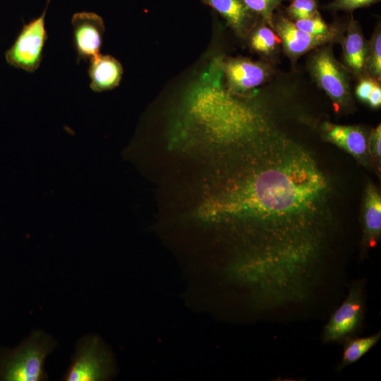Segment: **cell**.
<instances>
[{"label":"cell","instance_id":"1","mask_svg":"<svg viewBox=\"0 0 381 381\" xmlns=\"http://www.w3.org/2000/svg\"><path fill=\"white\" fill-rule=\"evenodd\" d=\"M326 188L323 175L310 158L291 152L271 158L222 208L270 220L292 219L310 213Z\"/></svg>","mask_w":381,"mask_h":381},{"label":"cell","instance_id":"2","mask_svg":"<svg viewBox=\"0 0 381 381\" xmlns=\"http://www.w3.org/2000/svg\"><path fill=\"white\" fill-rule=\"evenodd\" d=\"M56 346L50 335L36 330L15 348L0 347V381L47 380L44 361Z\"/></svg>","mask_w":381,"mask_h":381},{"label":"cell","instance_id":"3","mask_svg":"<svg viewBox=\"0 0 381 381\" xmlns=\"http://www.w3.org/2000/svg\"><path fill=\"white\" fill-rule=\"evenodd\" d=\"M50 1H47L40 16L23 25L13 44L6 52L5 59L10 66L28 73L39 68L48 39L45 16Z\"/></svg>","mask_w":381,"mask_h":381},{"label":"cell","instance_id":"4","mask_svg":"<svg viewBox=\"0 0 381 381\" xmlns=\"http://www.w3.org/2000/svg\"><path fill=\"white\" fill-rule=\"evenodd\" d=\"M111 355L101 339L93 335L86 336L78 342L64 380L96 381L107 379L112 373Z\"/></svg>","mask_w":381,"mask_h":381},{"label":"cell","instance_id":"5","mask_svg":"<svg viewBox=\"0 0 381 381\" xmlns=\"http://www.w3.org/2000/svg\"><path fill=\"white\" fill-rule=\"evenodd\" d=\"M71 23L77 63L99 54L105 30L102 18L94 12H77L72 16Z\"/></svg>","mask_w":381,"mask_h":381},{"label":"cell","instance_id":"6","mask_svg":"<svg viewBox=\"0 0 381 381\" xmlns=\"http://www.w3.org/2000/svg\"><path fill=\"white\" fill-rule=\"evenodd\" d=\"M363 310L361 288L355 284L351 287L346 299L332 314L325 327L323 339L327 342L336 341L355 332L361 325Z\"/></svg>","mask_w":381,"mask_h":381},{"label":"cell","instance_id":"7","mask_svg":"<svg viewBox=\"0 0 381 381\" xmlns=\"http://www.w3.org/2000/svg\"><path fill=\"white\" fill-rule=\"evenodd\" d=\"M311 71L320 86L338 107L348 99L349 87L344 71L327 49L319 51L312 59Z\"/></svg>","mask_w":381,"mask_h":381},{"label":"cell","instance_id":"8","mask_svg":"<svg viewBox=\"0 0 381 381\" xmlns=\"http://www.w3.org/2000/svg\"><path fill=\"white\" fill-rule=\"evenodd\" d=\"M226 90L231 95H241L260 85L268 73L265 66L247 58H231L221 62Z\"/></svg>","mask_w":381,"mask_h":381},{"label":"cell","instance_id":"9","mask_svg":"<svg viewBox=\"0 0 381 381\" xmlns=\"http://www.w3.org/2000/svg\"><path fill=\"white\" fill-rule=\"evenodd\" d=\"M273 28L282 42L286 53L292 58L332 40L334 36H315L309 35L296 27L294 22L283 16L273 22Z\"/></svg>","mask_w":381,"mask_h":381},{"label":"cell","instance_id":"10","mask_svg":"<svg viewBox=\"0 0 381 381\" xmlns=\"http://www.w3.org/2000/svg\"><path fill=\"white\" fill-rule=\"evenodd\" d=\"M325 138L340 147L357 159L363 161L368 152V142L363 130L357 126L325 123Z\"/></svg>","mask_w":381,"mask_h":381},{"label":"cell","instance_id":"11","mask_svg":"<svg viewBox=\"0 0 381 381\" xmlns=\"http://www.w3.org/2000/svg\"><path fill=\"white\" fill-rule=\"evenodd\" d=\"M87 73L90 89L101 92L119 85L123 69L121 64L114 56L99 54L90 60Z\"/></svg>","mask_w":381,"mask_h":381},{"label":"cell","instance_id":"12","mask_svg":"<svg viewBox=\"0 0 381 381\" xmlns=\"http://www.w3.org/2000/svg\"><path fill=\"white\" fill-rule=\"evenodd\" d=\"M217 11L238 35H244L253 20L254 14L243 0H202Z\"/></svg>","mask_w":381,"mask_h":381},{"label":"cell","instance_id":"13","mask_svg":"<svg viewBox=\"0 0 381 381\" xmlns=\"http://www.w3.org/2000/svg\"><path fill=\"white\" fill-rule=\"evenodd\" d=\"M343 42L344 59L348 67L355 73L361 72L368 61V49L363 36L353 18L349 22Z\"/></svg>","mask_w":381,"mask_h":381},{"label":"cell","instance_id":"14","mask_svg":"<svg viewBox=\"0 0 381 381\" xmlns=\"http://www.w3.org/2000/svg\"><path fill=\"white\" fill-rule=\"evenodd\" d=\"M363 226L365 243L374 247L381 233V197L373 185H368L365 190Z\"/></svg>","mask_w":381,"mask_h":381},{"label":"cell","instance_id":"15","mask_svg":"<svg viewBox=\"0 0 381 381\" xmlns=\"http://www.w3.org/2000/svg\"><path fill=\"white\" fill-rule=\"evenodd\" d=\"M380 336L379 332L372 336L348 340L344 348L341 363L339 367L344 368L356 362L377 343Z\"/></svg>","mask_w":381,"mask_h":381},{"label":"cell","instance_id":"16","mask_svg":"<svg viewBox=\"0 0 381 381\" xmlns=\"http://www.w3.org/2000/svg\"><path fill=\"white\" fill-rule=\"evenodd\" d=\"M281 42L279 36L267 26H260L250 38V48L258 53L267 54Z\"/></svg>","mask_w":381,"mask_h":381},{"label":"cell","instance_id":"17","mask_svg":"<svg viewBox=\"0 0 381 381\" xmlns=\"http://www.w3.org/2000/svg\"><path fill=\"white\" fill-rule=\"evenodd\" d=\"M294 23L297 28L311 35L335 37V30L325 23L320 13L309 18L296 20Z\"/></svg>","mask_w":381,"mask_h":381},{"label":"cell","instance_id":"18","mask_svg":"<svg viewBox=\"0 0 381 381\" xmlns=\"http://www.w3.org/2000/svg\"><path fill=\"white\" fill-rule=\"evenodd\" d=\"M247 8L273 28L274 12L282 0H243Z\"/></svg>","mask_w":381,"mask_h":381},{"label":"cell","instance_id":"19","mask_svg":"<svg viewBox=\"0 0 381 381\" xmlns=\"http://www.w3.org/2000/svg\"><path fill=\"white\" fill-rule=\"evenodd\" d=\"M286 11L295 20L309 18L319 13L316 0H292Z\"/></svg>","mask_w":381,"mask_h":381},{"label":"cell","instance_id":"20","mask_svg":"<svg viewBox=\"0 0 381 381\" xmlns=\"http://www.w3.org/2000/svg\"><path fill=\"white\" fill-rule=\"evenodd\" d=\"M369 65L372 73L377 78L381 75V34L380 30H376L372 40L369 56Z\"/></svg>","mask_w":381,"mask_h":381},{"label":"cell","instance_id":"21","mask_svg":"<svg viewBox=\"0 0 381 381\" xmlns=\"http://www.w3.org/2000/svg\"><path fill=\"white\" fill-rule=\"evenodd\" d=\"M380 0H333L325 6V8L331 11H344L351 12L355 9L370 6Z\"/></svg>","mask_w":381,"mask_h":381},{"label":"cell","instance_id":"22","mask_svg":"<svg viewBox=\"0 0 381 381\" xmlns=\"http://www.w3.org/2000/svg\"><path fill=\"white\" fill-rule=\"evenodd\" d=\"M381 128L379 125L372 133L368 142V151L376 159H380Z\"/></svg>","mask_w":381,"mask_h":381},{"label":"cell","instance_id":"23","mask_svg":"<svg viewBox=\"0 0 381 381\" xmlns=\"http://www.w3.org/2000/svg\"><path fill=\"white\" fill-rule=\"evenodd\" d=\"M376 82L370 78H363L358 84L356 89V96L359 99L366 102Z\"/></svg>","mask_w":381,"mask_h":381},{"label":"cell","instance_id":"24","mask_svg":"<svg viewBox=\"0 0 381 381\" xmlns=\"http://www.w3.org/2000/svg\"><path fill=\"white\" fill-rule=\"evenodd\" d=\"M366 102L373 107L377 108L381 104V88L380 86L376 83L370 92Z\"/></svg>","mask_w":381,"mask_h":381}]
</instances>
